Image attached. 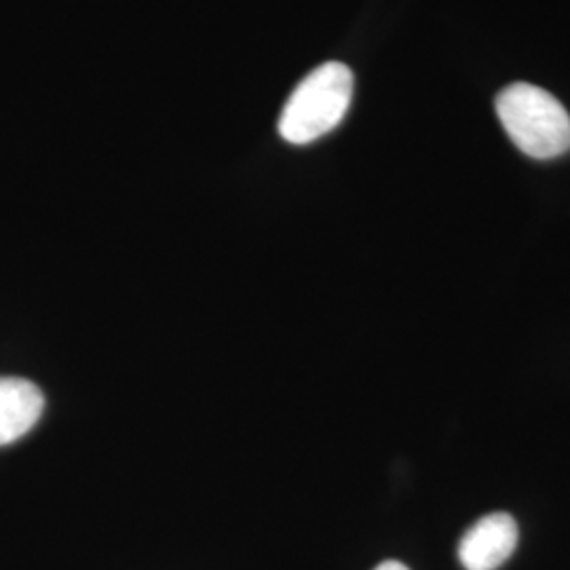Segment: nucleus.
<instances>
[{
    "label": "nucleus",
    "instance_id": "obj_1",
    "mask_svg": "<svg viewBox=\"0 0 570 570\" xmlns=\"http://www.w3.org/2000/svg\"><path fill=\"white\" fill-rule=\"evenodd\" d=\"M497 115L511 142L532 159H556L570 150V115L550 91L513 82L497 96Z\"/></svg>",
    "mask_w": 570,
    "mask_h": 570
},
{
    "label": "nucleus",
    "instance_id": "obj_3",
    "mask_svg": "<svg viewBox=\"0 0 570 570\" xmlns=\"http://www.w3.org/2000/svg\"><path fill=\"white\" fill-rule=\"evenodd\" d=\"M520 530L510 513H490L478 520L459 543V560L468 570H497L518 548Z\"/></svg>",
    "mask_w": 570,
    "mask_h": 570
},
{
    "label": "nucleus",
    "instance_id": "obj_5",
    "mask_svg": "<svg viewBox=\"0 0 570 570\" xmlns=\"http://www.w3.org/2000/svg\"><path fill=\"white\" fill-rule=\"evenodd\" d=\"M374 570H410L406 564L397 562V560H387V562H381Z\"/></svg>",
    "mask_w": 570,
    "mask_h": 570
},
{
    "label": "nucleus",
    "instance_id": "obj_4",
    "mask_svg": "<svg viewBox=\"0 0 570 570\" xmlns=\"http://www.w3.org/2000/svg\"><path fill=\"white\" fill-rule=\"evenodd\" d=\"M45 397L30 381L0 379V446L23 438L41 419Z\"/></svg>",
    "mask_w": 570,
    "mask_h": 570
},
{
    "label": "nucleus",
    "instance_id": "obj_2",
    "mask_svg": "<svg viewBox=\"0 0 570 570\" xmlns=\"http://www.w3.org/2000/svg\"><path fill=\"white\" fill-rule=\"evenodd\" d=\"M353 72L341 61H327L306 75L279 117L285 142L305 146L336 129L351 106Z\"/></svg>",
    "mask_w": 570,
    "mask_h": 570
}]
</instances>
